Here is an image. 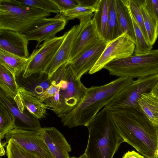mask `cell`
Wrapping results in <instances>:
<instances>
[{
    "mask_svg": "<svg viewBox=\"0 0 158 158\" xmlns=\"http://www.w3.org/2000/svg\"><path fill=\"white\" fill-rule=\"evenodd\" d=\"M123 33L118 20L109 19L103 39L108 42L117 38Z\"/></svg>",
    "mask_w": 158,
    "mask_h": 158,
    "instance_id": "cell-31",
    "label": "cell"
},
{
    "mask_svg": "<svg viewBox=\"0 0 158 158\" xmlns=\"http://www.w3.org/2000/svg\"><path fill=\"white\" fill-rule=\"evenodd\" d=\"M156 155L157 157L158 158V148L157 149L156 151Z\"/></svg>",
    "mask_w": 158,
    "mask_h": 158,
    "instance_id": "cell-41",
    "label": "cell"
},
{
    "mask_svg": "<svg viewBox=\"0 0 158 158\" xmlns=\"http://www.w3.org/2000/svg\"><path fill=\"white\" fill-rule=\"evenodd\" d=\"M60 85L61 106L57 116L61 118L73 109L80 102L87 88L77 79L69 64L64 74L57 82Z\"/></svg>",
    "mask_w": 158,
    "mask_h": 158,
    "instance_id": "cell-7",
    "label": "cell"
},
{
    "mask_svg": "<svg viewBox=\"0 0 158 158\" xmlns=\"http://www.w3.org/2000/svg\"><path fill=\"white\" fill-rule=\"evenodd\" d=\"M134 81L130 77H119L105 85L87 88L79 104L61 118L62 124L69 128L87 127L101 108Z\"/></svg>",
    "mask_w": 158,
    "mask_h": 158,
    "instance_id": "cell-2",
    "label": "cell"
},
{
    "mask_svg": "<svg viewBox=\"0 0 158 158\" xmlns=\"http://www.w3.org/2000/svg\"><path fill=\"white\" fill-rule=\"evenodd\" d=\"M94 14L79 19V24L73 26L65 33L64 40L53 59L45 68L40 73L45 74L49 80L54 72L61 66L68 63L73 45L84 26L91 19Z\"/></svg>",
    "mask_w": 158,
    "mask_h": 158,
    "instance_id": "cell-10",
    "label": "cell"
},
{
    "mask_svg": "<svg viewBox=\"0 0 158 158\" xmlns=\"http://www.w3.org/2000/svg\"><path fill=\"white\" fill-rule=\"evenodd\" d=\"M60 12L66 11L80 6L79 0H52Z\"/></svg>",
    "mask_w": 158,
    "mask_h": 158,
    "instance_id": "cell-32",
    "label": "cell"
},
{
    "mask_svg": "<svg viewBox=\"0 0 158 158\" xmlns=\"http://www.w3.org/2000/svg\"><path fill=\"white\" fill-rule=\"evenodd\" d=\"M157 34H158V29Z\"/></svg>",
    "mask_w": 158,
    "mask_h": 158,
    "instance_id": "cell-42",
    "label": "cell"
},
{
    "mask_svg": "<svg viewBox=\"0 0 158 158\" xmlns=\"http://www.w3.org/2000/svg\"><path fill=\"white\" fill-rule=\"evenodd\" d=\"M109 19L117 20L116 0H107Z\"/></svg>",
    "mask_w": 158,
    "mask_h": 158,
    "instance_id": "cell-35",
    "label": "cell"
},
{
    "mask_svg": "<svg viewBox=\"0 0 158 158\" xmlns=\"http://www.w3.org/2000/svg\"><path fill=\"white\" fill-rule=\"evenodd\" d=\"M4 146L10 139L20 146L36 154L40 158H54L44 142L39 130H28L15 128L7 132Z\"/></svg>",
    "mask_w": 158,
    "mask_h": 158,
    "instance_id": "cell-12",
    "label": "cell"
},
{
    "mask_svg": "<svg viewBox=\"0 0 158 158\" xmlns=\"http://www.w3.org/2000/svg\"><path fill=\"white\" fill-rule=\"evenodd\" d=\"M135 44L126 32L117 38L108 42L100 57L92 68L89 74H94L103 69L111 61L127 57L134 53Z\"/></svg>",
    "mask_w": 158,
    "mask_h": 158,
    "instance_id": "cell-11",
    "label": "cell"
},
{
    "mask_svg": "<svg viewBox=\"0 0 158 158\" xmlns=\"http://www.w3.org/2000/svg\"><path fill=\"white\" fill-rule=\"evenodd\" d=\"M158 80V74L134 80L105 107L110 111L131 108L142 112L138 105V99L143 93L151 91Z\"/></svg>",
    "mask_w": 158,
    "mask_h": 158,
    "instance_id": "cell-6",
    "label": "cell"
},
{
    "mask_svg": "<svg viewBox=\"0 0 158 158\" xmlns=\"http://www.w3.org/2000/svg\"><path fill=\"white\" fill-rule=\"evenodd\" d=\"M0 138L15 128V118L4 104L0 101Z\"/></svg>",
    "mask_w": 158,
    "mask_h": 158,
    "instance_id": "cell-26",
    "label": "cell"
},
{
    "mask_svg": "<svg viewBox=\"0 0 158 158\" xmlns=\"http://www.w3.org/2000/svg\"><path fill=\"white\" fill-rule=\"evenodd\" d=\"M76 158H90L88 157L84 153L83 154L79 156V157Z\"/></svg>",
    "mask_w": 158,
    "mask_h": 158,
    "instance_id": "cell-40",
    "label": "cell"
},
{
    "mask_svg": "<svg viewBox=\"0 0 158 158\" xmlns=\"http://www.w3.org/2000/svg\"><path fill=\"white\" fill-rule=\"evenodd\" d=\"M79 0L80 4V6L94 7L96 8L98 0Z\"/></svg>",
    "mask_w": 158,
    "mask_h": 158,
    "instance_id": "cell-36",
    "label": "cell"
},
{
    "mask_svg": "<svg viewBox=\"0 0 158 158\" xmlns=\"http://www.w3.org/2000/svg\"><path fill=\"white\" fill-rule=\"evenodd\" d=\"M37 8L0 0V29L20 32L35 21L50 15Z\"/></svg>",
    "mask_w": 158,
    "mask_h": 158,
    "instance_id": "cell-5",
    "label": "cell"
},
{
    "mask_svg": "<svg viewBox=\"0 0 158 158\" xmlns=\"http://www.w3.org/2000/svg\"><path fill=\"white\" fill-rule=\"evenodd\" d=\"M139 2L149 41L153 46L158 36V22L147 8L144 0H139Z\"/></svg>",
    "mask_w": 158,
    "mask_h": 158,
    "instance_id": "cell-22",
    "label": "cell"
},
{
    "mask_svg": "<svg viewBox=\"0 0 158 158\" xmlns=\"http://www.w3.org/2000/svg\"><path fill=\"white\" fill-rule=\"evenodd\" d=\"M0 101L6 106L15 118V128L28 130H38L42 127L39 119L24 107L19 94L12 98L0 89Z\"/></svg>",
    "mask_w": 158,
    "mask_h": 158,
    "instance_id": "cell-13",
    "label": "cell"
},
{
    "mask_svg": "<svg viewBox=\"0 0 158 158\" xmlns=\"http://www.w3.org/2000/svg\"><path fill=\"white\" fill-rule=\"evenodd\" d=\"M0 155L1 156H4L5 153V151L3 146L1 142H0Z\"/></svg>",
    "mask_w": 158,
    "mask_h": 158,
    "instance_id": "cell-39",
    "label": "cell"
},
{
    "mask_svg": "<svg viewBox=\"0 0 158 158\" xmlns=\"http://www.w3.org/2000/svg\"><path fill=\"white\" fill-rule=\"evenodd\" d=\"M128 6L132 21L135 39V47L134 53L136 54H141L146 53L152 50V46L146 41L139 25L131 13L129 7L128 3Z\"/></svg>",
    "mask_w": 158,
    "mask_h": 158,
    "instance_id": "cell-25",
    "label": "cell"
},
{
    "mask_svg": "<svg viewBox=\"0 0 158 158\" xmlns=\"http://www.w3.org/2000/svg\"><path fill=\"white\" fill-rule=\"evenodd\" d=\"M108 42L102 39L95 41L85 48L69 63L77 79L89 72L96 63Z\"/></svg>",
    "mask_w": 158,
    "mask_h": 158,
    "instance_id": "cell-14",
    "label": "cell"
},
{
    "mask_svg": "<svg viewBox=\"0 0 158 158\" xmlns=\"http://www.w3.org/2000/svg\"><path fill=\"white\" fill-rule=\"evenodd\" d=\"M96 8L94 7L79 6L66 11L60 12L67 20L75 19H80L94 13Z\"/></svg>",
    "mask_w": 158,
    "mask_h": 158,
    "instance_id": "cell-29",
    "label": "cell"
},
{
    "mask_svg": "<svg viewBox=\"0 0 158 158\" xmlns=\"http://www.w3.org/2000/svg\"><path fill=\"white\" fill-rule=\"evenodd\" d=\"M121 136L145 158H158V126L141 111L131 108L110 111Z\"/></svg>",
    "mask_w": 158,
    "mask_h": 158,
    "instance_id": "cell-1",
    "label": "cell"
},
{
    "mask_svg": "<svg viewBox=\"0 0 158 158\" xmlns=\"http://www.w3.org/2000/svg\"><path fill=\"white\" fill-rule=\"evenodd\" d=\"M122 158H145L144 157L134 151H128L123 156Z\"/></svg>",
    "mask_w": 158,
    "mask_h": 158,
    "instance_id": "cell-37",
    "label": "cell"
},
{
    "mask_svg": "<svg viewBox=\"0 0 158 158\" xmlns=\"http://www.w3.org/2000/svg\"><path fill=\"white\" fill-rule=\"evenodd\" d=\"M28 44L26 37L20 32L0 29V49L27 58L29 56Z\"/></svg>",
    "mask_w": 158,
    "mask_h": 158,
    "instance_id": "cell-16",
    "label": "cell"
},
{
    "mask_svg": "<svg viewBox=\"0 0 158 158\" xmlns=\"http://www.w3.org/2000/svg\"><path fill=\"white\" fill-rule=\"evenodd\" d=\"M12 3L33 7L49 13L56 14L60 11L52 0H8Z\"/></svg>",
    "mask_w": 158,
    "mask_h": 158,
    "instance_id": "cell-27",
    "label": "cell"
},
{
    "mask_svg": "<svg viewBox=\"0 0 158 158\" xmlns=\"http://www.w3.org/2000/svg\"><path fill=\"white\" fill-rule=\"evenodd\" d=\"M93 19L102 39L109 20L107 0H98Z\"/></svg>",
    "mask_w": 158,
    "mask_h": 158,
    "instance_id": "cell-24",
    "label": "cell"
},
{
    "mask_svg": "<svg viewBox=\"0 0 158 158\" xmlns=\"http://www.w3.org/2000/svg\"><path fill=\"white\" fill-rule=\"evenodd\" d=\"M0 87L6 94L14 99L19 94V87L11 73L0 65Z\"/></svg>",
    "mask_w": 158,
    "mask_h": 158,
    "instance_id": "cell-23",
    "label": "cell"
},
{
    "mask_svg": "<svg viewBox=\"0 0 158 158\" xmlns=\"http://www.w3.org/2000/svg\"><path fill=\"white\" fill-rule=\"evenodd\" d=\"M39 130L54 158H71L69 154L71 146L58 129L51 127H42Z\"/></svg>",
    "mask_w": 158,
    "mask_h": 158,
    "instance_id": "cell-15",
    "label": "cell"
},
{
    "mask_svg": "<svg viewBox=\"0 0 158 158\" xmlns=\"http://www.w3.org/2000/svg\"><path fill=\"white\" fill-rule=\"evenodd\" d=\"M50 81V85L49 86L37 97L39 100L41 102L47 98L54 96L59 91L60 87L59 83L57 84L53 81Z\"/></svg>",
    "mask_w": 158,
    "mask_h": 158,
    "instance_id": "cell-33",
    "label": "cell"
},
{
    "mask_svg": "<svg viewBox=\"0 0 158 158\" xmlns=\"http://www.w3.org/2000/svg\"><path fill=\"white\" fill-rule=\"evenodd\" d=\"M138 102L143 113L154 125L158 126V97L151 91L144 93Z\"/></svg>",
    "mask_w": 158,
    "mask_h": 158,
    "instance_id": "cell-19",
    "label": "cell"
},
{
    "mask_svg": "<svg viewBox=\"0 0 158 158\" xmlns=\"http://www.w3.org/2000/svg\"><path fill=\"white\" fill-rule=\"evenodd\" d=\"M89 135L85 153L90 158H113L124 142L112 118L105 107L87 127Z\"/></svg>",
    "mask_w": 158,
    "mask_h": 158,
    "instance_id": "cell-3",
    "label": "cell"
},
{
    "mask_svg": "<svg viewBox=\"0 0 158 158\" xmlns=\"http://www.w3.org/2000/svg\"><path fill=\"white\" fill-rule=\"evenodd\" d=\"M109 74L117 77L142 78L158 74V51L151 50L143 54L134 53L114 60L104 67Z\"/></svg>",
    "mask_w": 158,
    "mask_h": 158,
    "instance_id": "cell-4",
    "label": "cell"
},
{
    "mask_svg": "<svg viewBox=\"0 0 158 158\" xmlns=\"http://www.w3.org/2000/svg\"><path fill=\"white\" fill-rule=\"evenodd\" d=\"M6 148L7 158H40L36 154L23 148L12 139L9 140Z\"/></svg>",
    "mask_w": 158,
    "mask_h": 158,
    "instance_id": "cell-28",
    "label": "cell"
},
{
    "mask_svg": "<svg viewBox=\"0 0 158 158\" xmlns=\"http://www.w3.org/2000/svg\"><path fill=\"white\" fill-rule=\"evenodd\" d=\"M102 39L97 31L94 20L93 19H90L84 26L75 40L69 63L90 44Z\"/></svg>",
    "mask_w": 158,
    "mask_h": 158,
    "instance_id": "cell-17",
    "label": "cell"
},
{
    "mask_svg": "<svg viewBox=\"0 0 158 158\" xmlns=\"http://www.w3.org/2000/svg\"><path fill=\"white\" fill-rule=\"evenodd\" d=\"M67 20L59 13L53 18L45 17L39 19L28 25L20 33L25 36L28 41H37L36 46L37 48L42 42L55 37L58 32L64 28Z\"/></svg>",
    "mask_w": 158,
    "mask_h": 158,
    "instance_id": "cell-8",
    "label": "cell"
},
{
    "mask_svg": "<svg viewBox=\"0 0 158 158\" xmlns=\"http://www.w3.org/2000/svg\"><path fill=\"white\" fill-rule=\"evenodd\" d=\"M19 93L24 107L34 117L39 119L45 117L48 109L37 97L23 87H19Z\"/></svg>",
    "mask_w": 158,
    "mask_h": 158,
    "instance_id": "cell-18",
    "label": "cell"
},
{
    "mask_svg": "<svg viewBox=\"0 0 158 158\" xmlns=\"http://www.w3.org/2000/svg\"><path fill=\"white\" fill-rule=\"evenodd\" d=\"M157 51H158V49H157Z\"/></svg>",
    "mask_w": 158,
    "mask_h": 158,
    "instance_id": "cell-43",
    "label": "cell"
},
{
    "mask_svg": "<svg viewBox=\"0 0 158 158\" xmlns=\"http://www.w3.org/2000/svg\"><path fill=\"white\" fill-rule=\"evenodd\" d=\"M151 91L153 94L158 97V80Z\"/></svg>",
    "mask_w": 158,
    "mask_h": 158,
    "instance_id": "cell-38",
    "label": "cell"
},
{
    "mask_svg": "<svg viewBox=\"0 0 158 158\" xmlns=\"http://www.w3.org/2000/svg\"><path fill=\"white\" fill-rule=\"evenodd\" d=\"M65 35L64 33L61 36L44 41L38 46V48L33 51L28 58V64L23 73V78H27L34 74L40 73L45 68L60 46Z\"/></svg>",
    "mask_w": 158,
    "mask_h": 158,
    "instance_id": "cell-9",
    "label": "cell"
},
{
    "mask_svg": "<svg viewBox=\"0 0 158 158\" xmlns=\"http://www.w3.org/2000/svg\"><path fill=\"white\" fill-rule=\"evenodd\" d=\"M28 61L23 58L0 49V65L6 68L16 78L24 72Z\"/></svg>",
    "mask_w": 158,
    "mask_h": 158,
    "instance_id": "cell-20",
    "label": "cell"
},
{
    "mask_svg": "<svg viewBox=\"0 0 158 158\" xmlns=\"http://www.w3.org/2000/svg\"><path fill=\"white\" fill-rule=\"evenodd\" d=\"M145 5L158 22V0H144Z\"/></svg>",
    "mask_w": 158,
    "mask_h": 158,
    "instance_id": "cell-34",
    "label": "cell"
},
{
    "mask_svg": "<svg viewBox=\"0 0 158 158\" xmlns=\"http://www.w3.org/2000/svg\"><path fill=\"white\" fill-rule=\"evenodd\" d=\"M128 3L131 13L139 25L145 38L147 42L150 44L145 27L139 0H128Z\"/></svg>",
    "mask_w": 158,
    "mask_h": 158,
    "instance_id": "cell-30",
    "label": "cell"
},
{
    "mask_svg": "<svg viewBox=\"0 0 158 158\" xmlns=\"http://www.w3.org/2000/svg\"><path fill=\"white\" fill-rule=\"evenodd\" d=\"M117 20L122 32H126L135 44V39L127 0H116Z\"/></svg>",
    "mask_w": 158,
    "mask_h": 158,
    "instance_id": "cell-21",
    "label": "cell"
}]
</instances>
